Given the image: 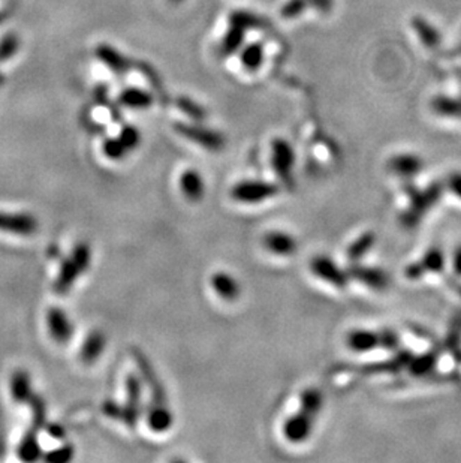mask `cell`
I'll list each match as a JSON object with an SVG mask.
<instances>
[{"instance_id": "cell-42", "label": "cell", "mask_w": 461, "mask_h": 463, "mask_svg": "<svg viewBox=\"0 0 461 463\" xmlns=\"http://www.w3.org/2000/svg\"><path fill=\"white\" fill-rule=\"evenodd\" d=\"M312 5H315L318 11L321 13H330L332 6V0H309Z\"/></svg>"}, {"instance_id": "cell-9", "label": "cell", "mask_w": 461, "mask_h": 463, "mask_svg": "<svg viewBox=\"0 0 461 463\" xmlns=\"http://www.w3.org/2000/svg\"><path fill=\"white\" fill-rule=\"evenodd\" d=\"M262 248L274 257L288 258L298 252V240L288 231L271 230L262 235Z\"/></svg>"}, {"instance_id": "cell-38", "label": "cell", "mask_w": 461, "mask_h": 463, "mask_svg": "<svg viewBox=\"0 0 461 463\" xmlns=\"http://www.w3.org/2000/svg\"><path fill=\"white\" fill-rule=\"evenodd\" d=\"M379 331H380V350L396 351L400 347V338L394 330L384 329Z\"/></svg>"}, {"instance_id": "cell-8", "label": "cell", "mask_w": 461, "mask_h": 463, "mask_svg": "<svg viewBox=\"0 0 461 463\" xmlns=\"http://www.w3.org/2000/svg\"><path fill=\"white\" fill-rule=\"evenodd\" d=\"M310 273L319 281L325 282L337 290H345L349 285V273L325 253L315 255L309 264Z\"/></svg>"}, {"instance_id": "cell-41", "label": "cell", "mask_w": 461, "mask_h": 463, "mask_svg": "<svg viewBox=\"0 0 461 463\" xmlns=\"http://www.w3.org/2000/svg\"><path fill=\"white\" fill-rule=\"evenodd\" d=\"M451 264H453V270L454 273L461 278V244L457 246L454 253H453V260H451Z\"/></svg>"}, {"instance_id": "cell-12", "label": "cell", "mask_w": 461, "mask_h": 463, "mask_svg": "<svg viewBox=\"0 0 461 463\" xmlns=\"http://www.w3.org/2000/svg\"><path fill=\"white\" fill-rule=\"evenodd\" d=\"M211 290L218 297L227 303H234L241 297V285L232 273L228 272H214L210 278Z\"/></svg>"}, {"instance_id": "cell-18", "label": "cell", "mask_w": 461, "mask_h": 463, "mask_svg": "<svg viewBox=\"0 0 461 463\" xmlns=\"http://www.w3.org/2000/svg\"><path fill=\"white\" fill-rule=\"evenodd\" d=\"M145 421L149 429L154 433H166L174 425V414L168 403L166 405H149L147 407Z\"/></svg>"}, {"instance_id": "cell-17", "label": "cell", "mask_w": 461, "mask_h": 463, "mask_svg": "<svg viewBox=\"0 0 461 463\" xmlns=\"http://www.w3.org/2000/svg\"><path fill=\"white\" fill-rule=\"evenodd\" d=\"M423 159L414 153H398L388 161L389 171L401 177V179H412V177H415L423 170Z\"/></svg>"}, {"instance_id": "cell-10", "label": "cell", "mask_w": 461, "mask_h": 463, "mask_svg": "<svg viewBox=\"0 0 461 463\" xmlns=\"http://www.w3.org/2000/svg\"><path fill=\"white\" fill-rule=\"evenodd\" d=\"M350 281H357L364 287L375 290V291H384L389 287V274L378 267H370V265H361L358 262H352L348 269Z\"/></svg>"}, {"instance_id": "cell-20", "label": "cell", "mask_w": 461, "mask_h": 463, "mask_svg": "<svg viewBox=\"0 0 461 463\" xmlns=\"http://www.w3.org/2000/svg\"><path fill=\"white\" fill-rule=\"evenodd\" d=\"M431 111L445 119H461V97L437 95L430 101Z\"/></svg>"}, {"instance_id": "cell-35", "label": "cell", "mask_w": 461, "mask_h": 463, "mask_svg": "<svg viewBox=\"0 0 461 463\" xmlns=\"http://www.w3.org/2000/svg\"><path fill=\"white\" fill-rule=\"evenodd\" d=\"M44 459L48 463H67L74 459V448L72 446H63L60 448L48 451Z\"/></svg>"}, {"instance_id": "cell-27", "label": "cell", "mask_w": 461, "mask_h": 463, "mask_svg": "<svg viewBox=\"0 0 461 463\" xmlns=\"http://www.w3.org/2000/svg\"><path fill=\"white\" fill-rule=\"evenodd\" d=\"M18 457L23 462H36L42 457V450L39 446L35 430L27 432L18 446Z\"/></svg>"}, {"instance_id": "cell-22", "label": "cell", "mask_w": 461, "mask_h": 463, "mask_svg": "<svg viewBox=\"0 0 461 463\" xmlns=\"http://www.w3.org/2000/svg\"><path fill=\"white\" fill-rule=\"evenodd\" d=\"M375 244H376V234L375 233H371V231L362 233L348 246L346 257L350 262H358L361 258L366 257V255L373 249V246H375Z\"/></svg>"}, {"instance_id": "cell-24", "label": "cell", "mask_w": 461, "mask_h": 463, "mask_svg": "<svg viewBox=\"0 0 461 463\" xmlns=\"http://www.w3.org/2000/svg\"><path fill=\"white\" fill-rule=\"evenodd\" d=\"M437 352L430 351L426 354H421V356H412L407 369L410 372V375L414 377H424L428 375V373L435 369L436 363H437Z\"/></svg>"}, {"instance_id": "cell-4", "label": "cell", "mask_w": 461, "mask_h": 463, "mask_svg": "<svg viewBox=\"0 0 461 463\" xmlns=\"http://www.w3.org/2000/svg\"><path fill=\"white\" fill-rule=\"evenodd\" d=\"M405 191L410 200V205L405 212V214L401 216V222H403V225L409 226V228H412V226L418 225V222L427 213V210L431 209V207L439 201L440 194H442V186L431 185L427 189L419 191L415 189V186L406 185Z\"/></svg>"}, {"instance_id": "cell-40", "label": "cell", "mask_w": 461, "mask_h": 463, "mask_svg": "<svg viewBox=\"0 0 461 463\" xmlns=\"http://www.w3.org/2000/svg\"><path fill=\"white\" fill-rule=\"evenodd\" d=\"M446 188L461 200V173H453L448 177Z\"/></svg>"}, {"instance_id": "cell-30", "label": "cell", "mask_w": 461, "mask_h": 463, "mask_svg": "<svg viewBox=\"0 0 461 463\" xmlns=\"http://www.w3.org/2000/svg\"><path fill=\"white\" fill-rule=\"evenodd\" d=\"M119 140L122 141V144L124 146V149L127 150V153H131L134 150H136L141 144V132L136 130L135 126H124L122 132L119 134Z\"/></svg>"}, {"instance_id": "cell-19", "label": "cell", "mask_w": 461, "mask_h": 463, "mask_svg": "<svg viewBox=\"0 0 461 463\" xmlns=\"http://www.w3.org/2000/svg\"><path fill=\"white\" fill-rule=\"evenodd\" d=\"M105 348H106V334L101 330H93L81 345L80 359L84 364H93L95 361L102 357Z\"/></svg>"}, {"instance_id": "cell-31", "label": "cell", "mask_w": 461, "mask_h": 463, "mask_svg": "<svg viewBox=\"0 0 461 463\" xmlns=\"http://www.w3.org/2000/svg\"><path fill=\"white\" fill-rule=\"evenodd\" d=\"M27 403H31L32 412H33V429H42L45 426V418H47V407L45 402L41 396L32 395V398L29 399Z\"/></svg>"}, {"instance_id": "cell-32", "label": "cell", "mask_w": 461, "mask_h": 463, "mask_svg": "<svg viewBox=\"0 0 461 463\" xmlns=\"http://www.w3.org/2000/svg\"><path fill=\"white\" fill-rule=\"evenodd\" d=\"M229 24L240 26L244 31H249V29L258 27L261 24V18L246 11H235L229 15Z\"/></svg>"}, {"instance_id": "cell-21", "label": "cell", "mask_w": 461, "mask_h": 463, "mask_svg": "<svg viewBox=\"0 0 461 463\" xmlns=\"http://www.w3.org/2000/svg\"><path fill=\"white\" fill-rule=\"evenodd\" d=\"M9 389H11V396L18 403H26L32 398V382L31 377L26 370H17L13 373L11 382H9Z\"/></svg>"}, {"instance_id": "cell-39", "label": "cell", "mask_w": 461, "mask_h": 463, "mask_svg": "<svg viewBox=\"0 0 461 463\" xmlns=\"http://www.w3.org/2000/svg\"><path fill=\"white\" fill-rule=\"evenodd\" d=\"M102 411L106 417H110L113 420H119L120 421V414H122V405L114 400H105L102 405Z\"/></svg>"}, {"instance_id": "cell-15", "label": "cell", "mask_w": 461, "mask_h": 463, "mask_svg": "<svg viewBox=\"0 0 461 463\" xmlns=\"http://www.w3.org/2000/svg\"><path fill=\"white\" fill-rule=\"evenodd\" d=\"M179 189L189 203H201L205 196V182L195 168L184 170L179 177Z\"/></svg>"}, {"instance_id": "cell-3", "label": "cell", "mask_w": 461, "mask_h": 463, "mask_svg": "<svg viewBox=\"0 0 461 463\" xmlns=\"http://www.w3.org/2000/svg\"><path fill=\"white\" fill-rule=\"evenodd\" d=\"M229 194L235 203L257 205L277 196L280 194V186L268 180L246 179L235 183Z\"/></svg>"}, {"instance_id": "cell-6", "label": "cell", "mask_w": 461, "mask_h": 463, "mask_svg": "<svg viewBox=\"0 0 461 463\" xmlns=\"http://www.w3.org/2000/svg\"><path fill=\"white\" fill-rule=\"evenodd\" d=\"M271 166L277 179L284 186H293L296 152L284 138H274L271 143Z\"/></svg>"}, {"instance_id": "cell-7", "label": "cell", "mask_w": 461, "mask_h": 463, "mask_svg": "<svg viewBox=\"0 0 461 463\" xmlns=\"http://www.w3.org/2000/svg\"><path fill=\"white\" fill-rule=\"evenodd\" d=\"M174 131L180 136L186 138L188 141L195 143L196 146L213 153L220 152L225 144H227V140H225V136L220 132H216L213 130H209V127H204L196 123L177 122L174 123Z\"/></svg>"}, {"instance_id": "cell-16", "label": "cell", "mask_w": 461, "mask_h": 463, "mask_svg": "<svg viewBox=\"0 0 461 463\" xmlns=\"http://www.w3.org/2000/svg\"><path fill=\"white\" fill-rule=\"evenodd\" d=\"M38 230V221L27 213H0V231L31 235Z\"/></svg>"}, {"instance_id": "cell-33", "label": "cell", "mask_w": 461, "mask_h": 463, "mask_svg": "<svg viewBox=\"0 0 461 463\" xmlns=\"http://www.w3.org/2000/svg\"><path fill=\"white\" fill-rule=\"evenodd\" d=\"M102 149H104V155L111 161H120L127 155V150L124 149V146L122 144V141L117 136L115 138H108V140H105Z\"/></svg>"}, {"instance_id": "cell-23", "label": "cell", "mask_w": 461, "mask_h": 463, "mask_svg": "<svg viewBox=\"0 0 461 463\" xmlns=\"http://www.w3.org/2000/svg\"><path fill=\"white\" fill-rule=\"evenodd\" d=\"M412 27H414V31L418 35L419 41L423 42V45L431 48V50H435V48L439 47L440 39L442 38H440L437 29L431 24L427 18L415 17L414 22H412Z\"/></svg>"}, {"instance_id": "cell-1", "label": "cell", "mask_w": 461, "mask_h": 463, "mask_svg": "<svg viewBox=\"0 0 461 463\" xmlns=\"http://www.w3.org/2000/svg\"><path fill=\"white\" fill-rule=\"evenodd\" d=\"M323 408V395L316 387H307L300 393L298 409L291 414L284 420L282 433L284 439L291 444H302L306 442L313 429H315L316 420Z\"/></svg>"}, {"instance_id": "cell-5", "label": "cell", "mask_w": 461, "mask_h": 463, "mask_svg": "<svg viewBox=\"0 0 461 463\" xmlns=\"http://www.w3.org/2000/svg\"><path fill=\"white\" fill-rule=\"evenodd\" d=\"M126 399L122 405L120 421L129 429H135L143 416V381L135 373H129L124 381Z\"/></svg>"}, {"instance_id": "cell-25", "label": "cell", "mask_w": 461, "mask_h": 463, "mask_svg": "<svg viewBox=\"0 0 461 463\" xmlns=\"http://www.w3.org/2000/svg\"><path fill=\"white\" fill-rule=\"evenodd\" d=\"M120 102L127 108H132V110H144V108H149L152 105L153 96L141 91V88L131 87L122 92Z\"/></svg>"}, {"instance_id": "cell-37", "label": "cell", "mask_w": 461, "mask_h": 463, "mask_svg": "<svg viewBox=\"0 0 461 463\" xmlns=\"http://www.w3.org/2000/svg\"><path fill=\"white\" fill-rule=\"evenodd\" d=\"M309 0H288L282 8V17L283 18H297L306 11Z\"/></svg>"}, {"instance_id": "cell-28", "label": "cell", "mask_w": 461, "mask_h": 463, "mask_svg": "<svg viewBox=\"0 0 461 463\" xmlns=\"http://www.w3.org/2000/svg\"><path fill=\"white\" fill-rule=\"evenodd\" d=\"M244 33H246V31L243 27L229 24L228 32L223 36L222 41V52L225 54H232L237 52L244 41Z\"/></svg>"}, {"instance_id": "cell-26", "label": "cell", "mask_w": 461, "mask_h": 463, "mask_svg": "<svg viewBox=\"0 0 461 463\" xmlns=\"http://www.w3.org/2000/svg\"><path fill=\"white\" fill-rule=\"evenodd\" d=\"M96 54L108 68L113 69L114 72L122 74V72L127 71V65H129L127 63V58L117 52L115 48L108 47V45H101L96 50Z\"/></svg>"}, {"instance_id": "cell-29", "label": "cell", "mask_w": 461, "mask_h": 463, "mask_svg": "<svg viewBox=\"0 0 461 463\" xmlns=\"http://www.w3.org/2000/svg\"><path fill=\"white\" fill-rule=\"evenodd\" d=\"M262 58H264V50L259 44H252L244 48L241 53V63L244 65V68L249 69V71L258 69L262 63Z\"/></svg>"}, {"instance_id": "cell-2", "label": "cell", "mask_w": 461, "mask_h": 463, "mask_svg": "<svg viewBox=\"0 0 461 463\" xmlns=\"http://www.w3.org/2000/svg\"><path fill=\"white\" fill-rule=\"evenodd\" d=\"M92 264V249L90 246L80 242L74 246L71 255L65 258L60 264V270L56 278L54 290L58 294L70 292L75 282L80 279V276L89 270Z\"/></svg>"}, {"instance_id": "cell-14", "label": "cell", "mask_w": 461, "mask_h": 463, "mask_svg": "<svg viewBox=\"0 0 461 463\" xmlns=\"http://www.w3.org/2000/svg\"><path fill=\"white\" fill-rule=\"evenodd\" d=\"M47 327L57 343L70 342L74 334V324L60 308H51L47 312Z\"/></svg>"}, {"instance_id": "cell-43", "label": "cell", "mask_w": 461, "mask_h": 463, "mask_svg": "<svg viewBox=\"0 0 461 463\" xmlns=\"http://www.w3.org/2000/svg\"><path fill=\"white\" fill-rule=\"evenodd\" d=\"M47 432L50 433V435L56 439H62L65 438V429L58 425H48L47 426Z\"/></svg>"}, {"instance_id": "cell-44", "label": "cell", "mask_w": 461, "mask_h": 463, "mask_svg": "<svg viewBox=\"0 0 461 463\" xmlns=\"http://www.w3.org/2000/svg\"><path fill=\"white\" fill-rule=\"evenodd\" d=\"M171 2H175V3H179V2H181V0H171Z\"/></svg>"}, {"instance_id": "cell-34", "label": "cell", "mask_w": 461, "mask_h": 463, "mask_svg": "<svg viewBox=\"0 0 461 463\" xmlns=\"http://www.w3.org/2000/svg\"><path fill=\"white\" fill-rule=\"evenodd\" d=\"M177 107L180 108V110H181L186 116H189L191 119H193V120H196V122L202 120V119H204V116H205V113H204L202 108H201L198 104H196V102L188 100V97H179V100H177Z\"/></svg>"}, {"instance_id": "cell-13", "label": "cell", "mask_w": 461, "mask_h": 463, "mask_svg": "<svg viewBox=\"0 0 461 463\" xmlns=\"http://www.w3.org/2000/svg\"><path fill=\"white\" fill-rule=\"evenodd\" d=\"M346 347L355 354H366L380 350V331L369 329H354L346 334Z\"/></svg>"}, {"instance_id": "cell-11", "label": "cell", "mask_w": 461, "mask_h": 463, "mask_svg": "<svg viewBox=\"0 0 461 463\" xmlns=\"http://www.w3.org/2000/svg\"><path fill=\"white\" fill-rule=\"evenodd\" d=\"M445 269V255L442 249L431 248L428 249L424 257L416 262H412L406 267V278L416 281L423 278L426 273H440Z\"/></svg>"}, {"instance_id": "cell-36", "label": "cell", "mask_w": 461, "mask_h": 463, "mask_svg": "<svg viewBox=\"0 0 461 463\" xmlns=\"http://www.w3.org/2000/svg\"><path fill=\"white\" fill-rule=\"evenodd\" d=\"M445 347L451 352L457 363H461V330L457 327L451 330L448 339L445 340Z\"/></svg>"}]
</instances>
